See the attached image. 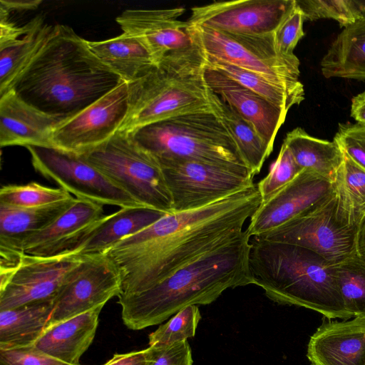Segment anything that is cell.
<instances>
[{
    "label": "cell",
    "mask_w": 365,
    "mask_h": 365,
    "mask_svg": "<svg viewBox=\"0 0 365 365\" xmlns=\"http://www.w3.org/2000/svg\"><path fill=\"white\" fill-rule=\"evenodd\" d=\"M261 203L254 184L203 207L166 214L120 240L102 253L120 275L118 297L149 289L191 262L237 239Z\"/></svg>",
    "instance_id": "6da1fadb"
},
{
    "label": "cell",
    "mask_w": 365,
    "mask_h": 365,
    "mask_svg": "<svg viewBox=\"0 0 365 365\" xmlns=\"http://www.w3.org/2000/svg\"><path fill=\"white\" fill-rule=\"evenodd\" d=\"M122 82L93 54L87 40L69 26L56 24L11 89L38 110L66 120Z\"/></svg>",
    "instance_id": "7a4b0ae2"
},
{
    "label": "cell",
    "mask_w": 365,
    "mask_h": 365,
    "mask_svg": "<svg viewBox=\"0 0 365 365\" xmlns=\"http://www.w3.org/2000/svg\"><path fill=\"white\" fill-rule=\"evenodd\" d=\"M250 237L246 230L138 294L120 296L123 324L132 330L160 324L190 305L214 302L228 289L253 284L250 268Z\"/></svg>",
    "instance_id": "3957f363"
},
{
    "label": "cell",
    "mask_w": 365,
    "mask_h": 365,
    "mask_svg": "<svg viewBox=\"0 0 365 365\" xmlns=\"http://www.w3.org/2000/svg\"><path fill=\"white\" fill-rule=\"evenodd\" d=\"M250 268L253 284L279 304L316 311L329 319L351 318L344 308L334 264L299 245L250 239Z\"/></svg>",
    "instance_id": "277c9868"
},
{
    "label": "cell",
    "mask_w": 365,
    "mask_h": 365,
    "mask_svg": "<svg viewBox=\"0 0 365 365\" xmlns=\"http://www.w3.org/2000/svg\"><path fill=\"white\" fill-rule=\"evenodd\" d=\"M204 71L205 55L197 41L194 48L168 55L144 75L127 83L128 113L119 130L133 133L177 115L213 112L212 91Z\"/></svg>",
    "instance_id": "5b68a950"
},
{
    "label": "cell",
    "mask_w": 365,
    "mask_h": 365,
    "mask_svg": "<svg viewBox=\"0 0 365 365\" xmlns=\"http://www.w3.org/2000/svg\"><path fill=\"white\" fill-rule=\"evenodd\" d=\"M131 133L158 161L182 158L247 167L227 128L214 112L177 115Z\"/></svg>",
    "instance_id": "8992f818"
},
{
    "label": "cell",
    "mask_w": 365,
    "mask_h": 365,
    "mask_svg": "<svg viewBox=\"0 0 365 365\" xmlns=\"http://www.w3.org/2000/svg\"><path fill=\"white\" fill-rule=\"evenodd\" d=\"M81 156L141 206L165 214L173 212L159 162L135 141L131 133L118 130Z\"/></svg>",
    "instance_id": "52a82bcc"
},
{
    "label": "cell",
    "mask_w": 365,
    "mask_h": 365,
    "mask_svg": "<svg viewBox=\"0 0 365 365\" xmlns=\"http://www.w3.org/2000/svg\"><path fill=\"white\" fill-rule=\"evenodd\" d=\"M361 218L336 190L315 210L258 237L306 247L336 264L356 252Z\"/></svg>",
    "instance_id": "ba28073f"
},
{
    "label": "cell",
    "mask_w": 365,
    "mask_h": 365,
    "mask_svg": "<svg viewBox=\"0 0 365 365\" xmlns=\"http://www.w3.org/2000/svg\"><path fill=\"white\" fill-rule=\"evenodd\" d=\"M190 26L206 56L257 73L289 91L304 93L299 58L278 53L274 33L245 35Z\"/></svg>",
    "instance_id": "9c48e42d"
},
{
    "label": "cell",
    "mask_w": 365,
    "mask_h": 365,
    "mask_svg": "<svg viewBox=\"0 0 365 365\" xmlns=\"http://www.w3.org/2000/svg\"><path fill=\"white\" fill-rule=\"evenodd\" d=\"M170 191L173 212L203 207L251 187L245 166L182 158L158 161Z\"/></svg>",
    "instance_id": "30bf717a"
},
{
    "label": "cell",
    "mask_w": 365,
    "mask_h": 365,
    "mask_svg": "<svg viewBox=\"0 0 365 365\" xmlns=\"http://www.w3.org/2000/svg\"><path fill=\"white\" fill-rule=\"evenodd\" d=\"M26 148L35 170L76 198L120 208L141 206L81 155L55 147Z\"/></svg>",
    "instance_id": "8fae6325"
},
{
    "label": "cell",
    "mask_w": 365,
    "mask_h": 365,
    "mask_svg": "<svg viewBox=\"0 0 365 365\" xmlns=\"http://www.w3.org/2000/svg\"><path fill=\"white\" fill-rule=\"evenodd\" d=\"M128 83L122 82L54 130L53 146L81 155L110 138L120 130L128 108Z\"/></svg>",
    "instance_id": "7c38bea8"
},
{
    "label": "cell",
    "mask_w": 365,
    "mask_h": 365,
    "mask_svg": "<svg viewBox=\"0 0 365 365\" xmlns=\"http://www.w3.org/2000/svg\"><path fill=\"white\" fill-rule=\"evenodd\" d=\"M120 294L121 279L111 261L103 254L84 255L54 299L47 327L106 304Z\"/></svg>",
    "instance_id": "4fadbf2b"
},
{
    "label": "cell",
    "mask_w": 365,
    "mask_h": 365,
    "mask_svg": "<svg viewBox=\"0 0 365 365\" xmlns=\"http://www.w3.org/2000/svg\"><path fill=\"white\" fill-rule=\"evenodd\" d=\"M83 259L78 253L52 257L23 254L15 272L0 285V310L54 299Z\"/></svg>",
    "instance_id": "5bb4252c"
},
{
    "label": "cell",
    "mask_w": 365,
    "mask_h": 365,
    "mask_svg": "<svg viewBox=\"0 0 365 365\" xmlns=\"http://www.w3.org/2000/svg\"><path fill=\"white\" fill-rule=\"evenodd\" d=\"M295 6V0L214 1L192 7L187 21L227 33L267 35L274 33Z\"/></svg>",
    "instance_id": "9a60e30c"
},
{
    "label": "cell",
    "mask_w": 365,
    "mask_h": 365,
    "mask_svg": "<svg viewBox=\"0 0 365 365\" xmlns=\"http://www.w3.org/2000/svg\"><path fill=\"white\" fill-rule=\"evenodd\" d=\"M336 192L335 184L308 170L274 192L250 217L246 229L250 237L261 236L308 214L327 201Z\"/></svg>",
    "instance_id": "2e32d148"
},
{
    "label": "cell",
    "mask_w": 365,
    "mask_h": 365,
    "mask_svg": "<svg viewBox=\"0 0 365 365\" xmlns=\"http://www.w3.org/2000/svg\"><path fill=\"white\" fill-rule=\"evenodd\" d=\"M183 7L162 9H125L115 19L123 32L138 37L146 46L155 65L172 53L197 45L192 26L178 20Z\"/></svg>",
    "instance_id": "e0dca14e"
},
{
    "label": "cell",
    "mask_w": 365,
    "mask_h": 365,
    "mask_svg": "<svg viewBox=\"0 0 365 365\" xmlns=\"http://www.w3.org/2000/svg\"><path fill=\"white\" fill-rule=\"evenodd\" d=\"M103 205L76 198L73 204L46 228L27 238L23 254L52 257L77 253L91 233L104 220Z\"/></svg>",
    "instance_id": "ac0fdd59"
},
{
    "label": "cell",
    "mask_w": 365,
    "mask_h": 365,
    "mask_svg": "<svg viewBox=\"0 0 365 365\" xmlns=\"http://www.w3.org/2000/svg\"><path fill=\"white\" fill-rule=\"evenodd\" d=\"M204 77L210 89L250 123L273 150L275 138L287 113L232 78L205 65Z\"/></svg>",
    "instance_id": "d6986e66"
},
{
    "label": "cell",
    "mask_w": 365,
    "mask_h": 365,
    "mask_svg": "<svg viewBox=\"0 0 365 365\" xmlns=\"http://www.w3.org/2000/svg\"><path fill=\"white\" fill-rule=\"evenodd\" d=\"M64 120L21 99L12 89L0 96L1 147H53L52 136Z\"/></svg>",
    "instance_id": "ffe728a7"
},
{
    "label": "cell",
    "mask_w": 365,
    "mask_h": 365,
    "mask_svg": "<svg viewBox=\"0 0 365 365\" xmlns=\"http://www.w3.org/2000/svg\"><path fill=\"white\" fill-rule=\"evenodd\" d=\"M307 356L312 365H365V318L324 321L311 336Z\"/></svg>",
    "instance_id": "44dd1931"
},
{
    "label": "cell",
    "mask_w": 365,
    "mask_h": 365,
    "mask_svg": "<svg viewBox=\"0 0 365 365\" xmlns=\"http://www.w3.org/2000/svg\"><path fill=\"white\" fill-rule=\"evenodd\" d=\"M76 197L52 204L21 207L0 203V259H17L22 243L48 227L75 202Z\"/></svg>",
    "instance_id": "7402d4cb"
},
{
    "label": "cell",
    "mask_w": 365,
    "mask_h": 365,
    "mask_svg": "<svg viewBox=\"0 0 365 365\" xmlns=\"http://www.w3.org/2000/svg\"><path fill=\"white\" fill-rule=\"evenodd\" d=\"M104 305L47 327L34 346L66 363L80 365L82 355L94 339Z\"/></svg>",
    "instance_id": "603a6c76"
},
{
    "label": "cell",
    "mask_w": 365,
    "mask_h": 365,
    "mask_svg": "<svg viewBox=\"0 0 365 365\" xmlns=\"http://www.w3.org/2000/svg\"><path fill=\"white\" fill-rule=\"evenodd\" d=\"M88 44L102 63L128 83L155 65L144 43L128 33L123 32L116 37L103 41H88Z\"/></svg>",
    "instance_id": "cb8c5ba5"
},
{
    "label": "cell",
    "mask_w": 365,
    "mask_h": 365,
    "mask_svg": "<svg viewBox=\"0 0 365 365\" xmlns=\"http://www.w3.org/2000/svg\"><path fill=\"white\" fill-rule=\"evenodd\" d=\"M165 215L143 206L122 207L106 215L78 249L77 253L102 254L120 240L144 230Z\"/></svg>",
    "instance_id": "d4e9b609"
},
{
    "label": "cell",
    "mask_w": 365,
    "mask_h": 365,
    "mask_svg": "<svg viewBox=\"0 0 365 365\" xmlns=\"http://www.w3.org/2000/svg\"><path fill=\"white\" fill-rule=\"evenodd\" d=\"M327 78L365 80V19L343 29L320 62Z\"/></svg>",
    "instance_id": "484cf974"
},
{
    "label": "cell",
    "mask_w": 365,
    "mask_h": 365,
    "mask_svg": "<svg viewBox=\"0 0 365 365\" xmlns=\"http://www.w3.org/2000/svg\"><path fill=\"white\" fill-rule=\"evenodd\" d=\"M283 143L302 170L312 171L335 182L344 158L335 142L313 137L298 127L287 133Z\"/></svg>",
    "instance_id": "4316f807"
},
{
    "label": "cell",
    "mask_w": 365,
    "mask_h": 365,
    "mask_svg": "<svg viewBox=\"0 0 365 365\" xmlns=\"http://www.w3.org/2000/svg\"><path fill=\"white\" fill-rule=\"evenodd\" d=\"M53 301L0 310V349L34 345L47 327Z\"/></svg>",
    "instance_id": "83f0119b"
},
{
    "label": "cell",
    "mask_w": 365,
    "mask_h": 365,
    "mask_svg": "<svg viewBox=\"0 0 365 365\" xmlns=\"http://www.w3.org/2000/svg\"><path fill=\"white\" fill-rule=\"evenodd\" d=\"M53 26L41 15L21 38L0 46V96L7 93L47 41Z\"/></svg>",
    "instance_id": "f1b7e54d"
},
{
    "label": "cell",
    "mask_w": 365,
    "mask_h": 365,
    "mask_svg": "<svg viewBox=\"0 0 365 365\" xmlns=\"http://www.w3.org/2000/svg\"><path fill=\"white\" fill-rule=\"evenodd\" d=\"M212 103L214 113L227 128L245 165L254 176L258 174L272 150L250 123L213 92Z\"/></svg>",
    "instance_id": "f546056e"
},
{
    "label": "cell",
    "mask_w": 365,
    "mask_h": 365,
    "mask_svg": "<svg viewBox=\"0 0 365 365\" xmlns=\"http://www.w3.org/2000/svg\"><path fill=\"white\" fill-rule=\"evenodd\" d=\"M204 55L205 66L232 78L286 113H288L293 106L300 104L304 99V93L289 91L257 73L206 56L205 53Z\"/></svg>",
    "instance_id": "4dcf8cb0"
},
{
    "label": "cell",
    "mask_w": 365,
    "mask_h": 365,
    "mask_svg": "<svg viewBox=\"0 0 365 365\" xmlns=\"http://www.w3.org/2000/svg\"><path fill=\"white\" fill-rule=\"evenodd\" d=\"M334 267L345 309L351 317L365 318V258L355 252Z\"/></svg>",
    "instance_id": "1f68e13d"
},
{
    "label": "cell",
    "mask_w": 365,
    "mask_h": 365,
    "mask_svg": "<svg viewBox=\"0 0 365 365\" xmlns=\"http://www.w3.org/2000/svg\"><path fill=\"white\" fill-rule=\"evenodd\" d=\"M71 197L73 196L61 187H50L36 182L4 185L0 189V203L14 207H39Z\"/></svg>",
    "instance_id": "d6a6232c"
},
{
    "label": "cell",
    "mask_w": 365,
    "mask_h": 365,
    "mask_svg": "<svg viewBox=\"0 0 365 365\" xmlns=\"http://www.w3.org/2000/svg\"><path fill=\"white\" fill-rule=\"evenodd\" d=\"M201 319L202 315L197 305L182 309L149 334V346L169 345L194 337Z\"/></svg>",
    "instance_id": "836d02e7"
},
{
    "label": "cell",
    "mask_w": 365,
    "mask_h": 365,
    "mask_svg": "<svg viewBox=\"0 0 365 365\" xmlns=\"http://www.w3.org/2000/svg\"><path fill=\"white\" fill-rule=\"evenodd\" d=\"M334 184L346 204L363 217L365 215V170L344 154Z\"/></svg>",
    "instance_id": "e575fe53"
},
{
    "label": "cell",
    "mask_w": 365,
    "mask_h": 365,
    "mask_svg": "<svg viewBox=\"0 0 365 365\" xmlns=\"http://www.w3.org/2000/svg\"><path fill=\"white\" fill-rule=\"evenodd\" d=\"M305 21L331 19L345 28L361 19L354 0H295Z\"/></svg>",
    "instance_id": "d590c367"
},
{
    "label": "cell",
    "mask_w": 365,
    "mask_h": 365,
    "mask_svg": "<svg viewBox=\"0 0 365 365\" xmlns=\"http://www.w3.org/2000/svg\"><path fill=\"white\" fill-rule=\"evenodd\" d=\"M302 170L296 163L289 149L282 143L279 155L269 172L257 185L262 202L291 182Z\"/></svg>",
    "instance_id": "8d00e7d4"
},
{
    "label": "cell",
    "mask_w": 365,
    "mask_h": 365,
    "mask_svg": "<svg viewBox=\"0 0 365 365\" xmlns=\"http://www.w3.org/2000/svg\"><path fill=\"white\" fill-rule=\"evenodd\" d=\"M304 21L302 11L296 5L274 33L275 46L279 54L286 57L296 56L294 50L304 36L303 30Z\"/></svg>",
    "instance_id": "74e56055"
},
{
    "label": "cell",
    "mask_w": 365,
    "mask_h": 365,
    "mask_svg": "<svg viewBox=\"0 0 365 365\" xmlns=\"http://www.w3.org/2000/svg\"><path fill=\"white\" fill-rule=\"evenodd\" d=\"M341 151L365 170V126L359 123H339L334 137Z\"/></svg>",
    "instance_id": "f35d334b"
},
{
    "label": "cell",
    "mask_w": 365,
    "mask_h": 365,
    "mask_svg": "<svg viewBox=\"0 0 365 365\" xmlns=\"http://www.w3.org/2000/svg\"><path fill=\"white\" fill-rule=\"evenodd\" d=\"M0 365H73L51 356L34 345L0 349ZM81 365V364H80Z\"/></svg>",
    "instance_id": "ab89813d"
},
{
    "label": "cell",
    "mask_w": 365,
    "mask_h": 365,
    "mask_svg": "<svg viewBox=\"0 0 365 365\" xmlns=\"http://www.w3.org/2000/svg\"><path fill=\"white\" fill-rule=\"evenodd\" d=\"M151 347L152 352L149 365L193 364L192 349L187 340L169 345Z\"/></svg>",
    "instance_id": "60d3db41"
},
{
    "label": "cell",
    "mask_w": 365,
    "mask_h": 365,
    "mask_svg": "<svg viewBox=\"0 0 365 365\" xmlns=\"http://www.w3.org/2000/svg\"><path fill=\"white\" fill-rule=\"evenodd\" d=\"M152 347L123 354H115L103 365H149Z\"/></svg>",
    "instance_id": "b9f144b4"
},
{
    "label": "cell",
    "mask_w": 365,
    "mask_h": 365,
    "mask_svg": "<svg viewBox=\"0 0 365 365\" xmlns=\"http://www.w3.org/2000/svg\"><path fill=\"white\" fill-rule=\"evenodd\" d=\"M42 1L39 0H23V1H14V0H1L0 10L4 11L7 13L11 11H24L36 9Z\"/></svg>",
    "instance_id": "7bdbcfd3"
},
{
    "label": "cell",
    "mask_w": 365,
    "mask_h": 365,
    "mask_svg": "<svg viewBox=\"0 0 365 365\" xmlns=\"http://www.w3.org/2000/svg\"><path fill=\"white\" fill-rule=\"evenodd\" d=\"M351 116L357 123L365 126V91L352 98Z\"/></svg>",
    "instance_id": "ee69618b"
},
{
    "label": "cell",
    "mask_w": 365,
    "mask_h": 365,
    "mask_svg": "<svg viewBox=\"0 0 365 365\" xmlns=\"http://www.w3.org/2000/svg\"><path fill=\"white\" fill-rule=\"evenodd\" d=\"M356 252L365 258V215L361 218L356 238Z\"/></svg>",
    "instance_id": "f6af8a7d"
},
{
    "label": "cell",
    "mask_w": 365,
    "mask_h": 365,
    "mask_svg": "<svg viewBox=\"0 0 365 365\" xmlns=\"http://www.w3.org/2000/svg\"><path fill=\"white\" fill-rule=\"evenodd\" d=\"M354 4L362 19H365V0H354Z\"/></svg>",
    "instance_id": "bcb514c9"
}]
</instances>
